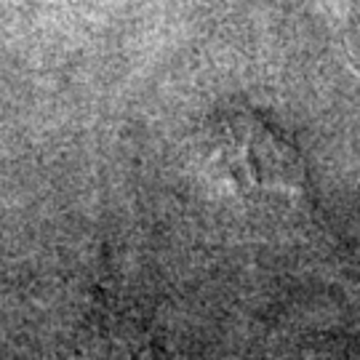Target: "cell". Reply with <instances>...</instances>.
I'll return each mask as SVG.
<instances>
[{
  "label": "cell",
  "instance_id": "obj_1",
  "mask_svg": "<svg viewBox=\"0 0 360 360\" xmlns=\"http://www.w3.org/2000/svg\"><path fill=\"white\" fill-rule=\"evenodd\" d=\"M211 160L238 195H296L307 184V168L291 136L251 110L219 117Z\"/></svg>",
  "mask_w": 360,
  "mask_h": 360
},
{
  "label": "cell",
  "instance_id": "obj_2",
  "mask_svg": "<svg viewBox=\"0 0 360 360\" xmlns=\"http://www.w3.org/2000/svg\"><path fill=\"white\" fill-rule=\"evenodd\" d=\"M94 339L86 347V360H147V347L142 345V334L129 323L115 321L99 326Z\"/></svg>",
  "mask_w": 360,
  "mask_h": 360
}]
</instances>
